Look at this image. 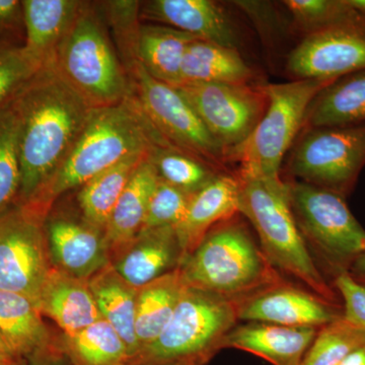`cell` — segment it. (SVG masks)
Masks as SVG:
<instances>
[{"mask_svg":"<svg viewBox=\"0 0 365 365\" xmlns=\"http://www.w3.org/2000/svg\"><path fill=\"white\" fill-rule=\"evenodd\" d=\"M150 155L136 153L93 177L81 186L78 202L86 222L104 230L120 196L139 163Z\"/></svg>","mask_w":365,"mask_h":365,"instance_id":"29","label":"cell"},{"mask_svg":"<svg viewBox=\"0 0 365 365\" xmlns=\"http://www.w3.org/2000/svg\"><path fill=\"white\" fill-rule=\"evenodd\" d=\"M66 348L76 365H120L129 360L126 343L103 318L78 333L66 335Z\"/></svg>","mask_w":365,"mask_h":365,"instance_id":"30","label":"cell"},{"mask_svg":"<svg viewBox=\"0 0 365 365\" xmlns=\"http://www.w3.org/2000/svg\"><path fill=\"white\" fill-rule=\"evenodd\" d=\"M239 178L218 175L192 196L186 215L175 227L182 260L216 225L239 213Z\"/></svg>","mask_w":365,"mask_h":365,"instance_id":"18","label":"cell"},{"mask_svg":"<svg viewBox=\"0 0 365 365\" xmlns=\"http://www.w3.org/2000/svg\"><path fill=\"white\" fill-rule=\"evenodd\" d=\"M28 204L16 203L0 215V290L39 300L52 267L43 220Z\"/></svg>","mask_w":365,"mask_h":365,"instance_id":"10","label":"cell"},{"mask_svg":"<svg viewBox=\"0 0 365 365\" xmlns=\"http://www.w3.org/2000/svg\"><path fill=\"white\" fill-rule=\"evenodd\" d=\"M193 195L158 179L148 203L140 234L155 228L176 227L186 215Z\"/></svg>","mask_w":365,"mask_h":365,"instance_id":"35","label":"cell"},{"mask_svg":"<svg viewBox=\"0 0 365 365\" xmlns=\"http://www.w3.org/2000/svg\"><path fill=\"white\" fill-rule=\"evenodd\" d=\"M334 285L343 302V318L365 333V287L353 279L349 273L334 278Z\"/></svg>","mask_w":365,"mask_h":365,"instance_id":"37","label":"cell"},{"mask_svg":"<svg viewBox=\"0 0 365 365\" xmlns=\"http://www.w3.org/2000/svg\"><path fill=\"white\" fill-rule=\"evenodd\" d=\"M290 205L304 240H309L334 278L348 272L365 253V230L344 197L302 182H287Z\"/></svg>","mask_w":365,"mask_h":365,"instance_id":"8","label":"cell"},{"mask_svg":"<svg viewBox=\"0 0 365 365\" xmlns=\"http://www.w3.org/2000/svg\"><path fill=\"white\" fill-rule=\"evenodd\" d=\"M198 40L167 26L144 25L137 33L134 56L153 78L173 86L182 83V66L190 44Z\"/></svg>","mask_w":365,"mask_h":365,"instance_id":"24","label":"cell"},{"mask_svg":"<svg viewBox=\"0 0 365 365\" xmlns=\"http://www.w3.org/2000/svg\"><path fill=\"white\" fill-rule=\"evenodd\" d=\"M26 52L40 67L53 66L57 50L83 2L24 0Z\"/></svg>","mask_w":365,"mask_h":365,"instance_id":"20","label":"cell"},{"mask_svg":"<svg viewBox=\"0 0 365 365\" xmlns=\"http://www.w3.org/2000/svg\"><path fill=\"white\" fill-rule=\"evenodd\" d=\"M237 300L185 285L174 314L158 339L129 364L204 365L223 349L237 325Z\"/></svg>","mask_w":365,"mask_h":365,"instance_id":"5","label":"cell"},{"mask_svg":"<svg viewBox=\"0 0 365 365\" xmlns=\"http://www.w3.org/2000/svg\"><path fill=\"white\" fill-rule=\"evenodd\" d=\"M287 71L294 79H336L365 69V18L359 14L309 34L292 50Z\"/></svg>","mask_w":365,"mask_h":365,"instance_id":"13","label":"cell"},{"mask_svg":"<svg viewBox=\"0 0 365 365\" xmlns=\"http://www.w3.org/2000/svg\"><path fill=\"white\" fill-rule=\"evenodd\" d=\"M177 88L227 158L248 138L267 107L261 86L250 83H184Z\"/></svg>","mask_w":365,"mask_h":365,"instance_id":"12","label":"cell"},{"mask_svg":"<svg viewBox=\"0 0 365 365\" xmlns=\"http://www.w3.org/2000/svg\"><path fill=\"white\" fill-rule=\"evenodd\" d=\"M295 23L309 34L340 23L357 14L347 0H287Z\"/></svg>","mask_w":365,"mask_h":365,"instance_id":"36","label":"cell"},{"mask_svg":"<svg viewBox=\"0 0 365 365\" xmlns=\"http://www.w3.org/2000/svg\"><path fill=\"white\" fill-rule=\"evenodd\" d=\"M184 287L185 283L178 268L139 288L135 314V335L139 351L158 339L172 318Z\"/></svg>","mask_w":365,"mask_h":365,"instance_id":"28","label":"cell"},{"mask_svg":"<svg viewBox=\"0 0 365 365\" xmlns=\"http://www.w3.org/2000/svg\"><path fill=\"white\" fill-rule=\"evenodd\" d=\"M253 71L235 48L195 40L182 66L184 83H250Z\"/></svg>","mask_w":365,"mask_h":365,"instance_id":"27","label":"cell"},{"mask_svg":"<svg viewBox=\"0 0 365 365\" xmlns=\"http://www.w3.org/2000/svg\"><path fill=\"white\" fill-rule=\"evenodd\" d=\"M120 365H136V364H120Z\"/></svg>","mask_w":365,"mask_h":365,"instance_id":"45","label":"cell"},{"mask_svg":"<svg viewBox=\"0 0 365 365\" xmlns=\"http://www.w3.org/2000/svg\"><path fill=\"white\" fill-rule=\"evenodd\" d=\"M20 190L19 118L13 100L0 110V215L18 203Z\"/></svg>","mask_w":365,"mask_h":365,"instance_id":"31","label":"cell"},{"mask_svg":"<svg viewBox=\"0 0 365 365\" xmlns=\"http://www.w3.org/2000/svg\"><path fill=\"white\" fill-rule=\"evenodd\" d=\"M41 314L51 318L66 335L78 333L102 318L88 280L52 268L39 300Z\"/></svg>","mask_w":365,"mask_h":365,"instance_id":"21","label":"cell"},{"mask_svg":"<svg viewBox=\"0 0 365 365\" xmlns=\"http://www.w3.org/2000/svg\"><path fill=\"white\" fill-rule=\"evenodd\" d=\"M31 365H59V364L56 360L45 356L44 351H41L31 356Z\"/></svg>","mask_w":365,"mask_h":365,"instance_id":"41","label":"cell"},{"mask_svg":"<svg viewBox=\"0 0 365 365\" xmlns=\"http://www.w3.org/2000/svg\"><path fill=\"white\" fill-rule=\"evenodd\" d=\"M104 230L90 222L53 218L47 227L53 263L62 272L88 280L109 266V246Z\"/></svg>","mask_w":365,"mask_h":365,"instance_id":"15","label":"cell"},{"mask_svg":"<svg viewBox=\"0 0 365 365\" xmlns=\"http://www.w3.org/2000/svg\"><path fill=\"white\" fill-rule=\"evenodd\" d=\"M16 359H1L0 357V365H18Z\"/></svg>","mask_w":365,"mask_h":365,"instance_id":"44","label":"cell"},{"mask_svg":"<svg viewBox=\"0 0 365 365\" xmlns=\"http://www.w3.org/2000/svg\"><path fill=\"white\" fill-rule=\"evenodd\" d=\"M143 18L189 34L198 40L237 49L239 37L217 2L210 0H153L143 6Z\"/></svg>","mask_w":365,"mask_h":365,"instance_id":"16","label":"cell"},{"mask_svg":"<svg viewBox=\"0 0 365 365\" xmlns=\"http://www.w3.org/2000/svg\"><path fill=\"white\" fill-rule=\"evenodd\" d=\"M319 329L249 322L230 330L223 348L251 353L272 365H300Z\"/></svg>","mask_w":365,"mask_h":365,"instance_id":"17","label":"cell"},{"mask_svg":"<svg viewBox=\"0 0 365 365\" xmlns=\"http://www.w3.org/2000/svg\"><path fill=\"white\" fill-rule=\"evenodd\" d=\"M334 81L294 79L261 86L267 107L248 138L228 155L240 163V175L280 177L283 158L304 126L307 109Z\"/></svg>","mask_w":365,"mask_h":365,"instance_id":"7","label":"cell"},{"mask_svg":"<svg viewBox=\"0 0 365 365\" xmlns=\"http://www.w3.org/2000/svg\"><path fill=\"white\" fill-rule=\"evenodd\" d=\"M239 213L260 239L262 251L274 268L304 283L311 292L340 307L339 297L327 282L309 254L295 222L287 182L280 177L239 175Z\"/></svg>","mask_w":365,"mask_h":365,"instance_id":"3","label":"cell"},{"mask_svg":"<svg viewBox=\"0 0 365 365\" xmlns=\"http://www.w3.org/2000/svg\"><path fill=\"white\" fill-rule=\"evenodd\" d=\"M40 68L24 45L0 44V110L14 100Z\"/></svg>","mask_w":365,"mask_h":365,"instance_id":"34","label":"cell"},{"mask_svg":"<svg viewBox=\"0 0 365 365\" xmlns=\"http://www.w3.org/2000/svg\"><path fill=\"white\" fill-rule=\"evenodd\" d=\"M365 167V124L307 130L288 160L299 182L347 197Z\"/></svg>","mask_w":365,"mask_h":365,"instance_id":"9","label":"cell"},{"mask_svg":"<svg viewBox=\"0 0 365 365\" xmlns=\"http://www.w3.org/2000/svg\"><path fill=\"white\" fill-rule=\"evenodd\" d=\"M25 44L23 4L0 0V44Z\"/></svg>","mask_w":365,"mask_h":365,"instance_id":"38","label":"cell"},{"mask_svg":"<svg viewBox=\"0 0 365 365\" xmlns=\"http://www.w3.org/2000/svg\"><path fill=\"white\" fill-rule=\"evenodd\" d=\"M41 314L25 295L0 290V337L16 359L44 351L49 336Z\"/></svg>","mask_w":365,"mask_h":365,"instance_id":"26","label":"cell"},{"mask_svg":"<svg viewBox=\"0 0 365 365\" xmlns=\"http://www.w3.org/2000/svg\"><path fill=\"white\" fill-rule=\"evenodd\" d=\"M347 1L355 13L365 18V0H347Z\"/></svg>","mask_w":365,"mask_h":365,"instance_id":"42","label":"cell"},{"mask_svg":"<svg viewBox=\"0 0 365 365\" xmlns=\"http://www.w3.org/2000/svg\"><path fill=\"white\" fill-rule=\"evenodd\" d=\"M155 148L174 146L148 121L132 96L119 104L93 108L66 160L38 196L26 204L46 215L62 194L83 186L124 158L150 153Z\"/></svg>","mask_w":365,"mask_h":365,"instance_id":"2","label":"cell"},{"mask_svg":"<svg viewBox=\"0 0 365 365\" xmlns=\"http://www.w3.org/2000/svg\"><path fill=\"white\" fill-rule=\"evenodd\" d=\"M0 357H1V359H16V357H14V355L11 354V352L9 351V348H7L6 343L4 342L1 337H0Z\"/></svg>","mask_w":365,"mask_h":365,"instance_id":"43","label":"cell"},{"mask_svg":"<svg viewBox=\"0 0 365 365\" xmlns=\"http://www.w3.org/2000/svg\"><path fill=\"white\" fill-rule=\"evenodd\" d=\"M113 268L136 289L180 267L182 253L174 227L141 232Z\"/></svg>","mask_w":365,"mask_h":365,"instance_id":"19","label":"cell"},{"mask_svg":"<svg viewBox=\"0 0 365 365\" xmlns=\"http://www.w3.org/2000/svg\"><path fill=\"white\" fill-rule=\"evenodd\" d=\"M341 365H365V342L350 353Z\"/></svg>","mask_w":365,"mask_h":365,"instance_id":"40","label":"cell"},{"mask_svg":"<svg viewBox=\"0 0 365 365\" xmlns=\"http://www.w3.org/2000/svg\"><path fill=\"white\" fill-rule=\"evenodd\" d=\"M136 102L148 121L174 148L204 162L220 163L227 153L177 86L150 76L138 61L132 63Z\"/></svg>","mask_w":365,"mask_h":365,"instance_id":"11","label":"cell"},{"mask_svg":"<svg viewBox=\"0 0 365 365\" xmlns=\"http://www.w3.org/2000/svg\"><path fill=\"white\" fill-rule=\"evenodd\" d=\"M53 66L93 108L119 104L132 96L105 25L91 4H81Z\"/></svg>","mask_w":365,"mask_h":365,"instance_id":"6","label":"cell"},{"mask_svg":"<svg viewBox=\"0 0 365 365\" xmlns=\"http://www.w3.org/2000/svg\"><path fill=\"white\" fill-rule=\"evenodd\" d=\"M235 300L239 321L246 323L322 328L343 317V307L284 282Z\"/></svg>","mask_w":365,"mask_h":365,"instance_id":"14","label":"cell"},{"mask_svg":"<svg viewBox=\"0 0 365 365\" xmlns=\"http://www.w3.org/2000/svg\"><path fill=\"white\" fill-rule=\"evenodd\" d=\"M98 313L121 336L129 351V360L139 351L135 335L136 299L138 289L107 266L88 280ZM127 361V362H128Z\"/></svg>","mask_w":365,"mask_h":365,"instance_id":"25","label":"cell"},{"mask_svg":"<svg viewBox=\"0 0 365 365\" xmlns=\"http://www.w3.org/2000/svg\"><path fill=\"white\" fill-rule=\"evenodd\" d=\"M348 273L353 279L365 287V253L355 260Z\"/></svg>","mask_w":365,"mask_h":365,"instance_id":"39","label":"cell"},{"mask_svg":"<svg viewBox=\"0 0 365 365\" xmlns=\"http://www.w3.org/2000/svg\"><path fill=\"white\" fill-rule=\"evenodd\" d=\"M19 118L21 190L33 201L66 160L93 107L56 67H41L14 98Z\"/></svg>","mask_w":365,"mask_h":365,"instance_id":"1","label":"cell"},{"mask_svg":"<svg viewBox=\"0 0 365 365\" xmlns=\"http://www.w3.org/2000/svg\"><path fill=\"white\" fill-rule=\"evenodd\" d=\"M235 216L211 228L182 261L185 285L239 299L283 282L248 227Z\"/></svg>","mask_w":365,"mask_h":365,"instance_id":"4","label":"cell"},{"mask_svg":"<svg viewBox=\"0 0 365 365\" xmlns=\"http://www.w3.org/2000/svg\"><path fill=\"white\" fill-rule=\"evenodd\" d=\"M365 124V69L336 79L319 91L307 109V130Z\"/></svg>","mask_w":365,"mask_h":365,"instance_id":"23","label":"cell"},{"mask_svg":"<svg viewBox=\"0 0 365 365\" xmlns=\"http://www.w3.org/2000/svg\"><path fill=\"white\" fill-rule=\"evenodd\" d=\"M365 342V333L340 318L322 327L300 365H341Z\"/></svg>","mask_w":365,"mask_h":365,"instance_id":"33","label":"cell"},{"mask_svg":"<svg viewBox=\"0 0 365 365\" xmlns=\"http://www.w3.org/2000/svg\"><path fill=\"white\" fill-rule=\"evenodd\" d=\"M150 162L158 178L190 194H195L218 176L210 165L175 148H155Z\"/></svg>","mask_w":365,"mask_h":365,"instance_id":"32","label":"cell"},{"mask_svg":"<svg viewBox=\"0 0 365 365\" xmlns=\"http://www.w3.org/2000/svg\"><path fill=\"white\" fill-rule=\"evenodd\" d=\"M148 155L134 170L105 228L110 250L124 249L143 230L150 197L160 179Z\"/></svg>","mask_w":365,"mask_h":365,"instance_id":"22","label":"cell"}]
</instances>
